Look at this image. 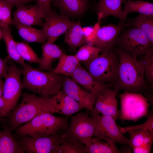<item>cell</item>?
Returning a JSON list of instances; mask_svg holds the SVG:
<instances>
[{"instance_id": "cell-1", "label": "cell", "mask_w": 153, "mask_h": 153, "mask_svg": "<svg viewBox=\"0 0 153 153\" xmlns=\"http://www.w3.org/2000/svg\"><path fill=\"white\" fill-rule=\"evenodd\" d=\"M115 48L119 67L118 77L113 86V89L116 93L121 90L135 93L145 91L148 88L141 61Z\"/></svg>"}, {"instance_id": "cell-2", "label": "cell", "mask_w": 153, "mask_h": 153, "mask_svg": "<svg viewBox=\"0 0 153 153\" xmlns=\"http://www.w3.org/2000/svg\"><path fill=\"white\" fill-rule=\"evenodd\" d=\"M22 95L20 104L7 116L9 126L12 131L42 113H58L54 95L45 97L27 93H22Z\"/></svg>"}, {"instance_id": "cell-3", "label": "cell", "mask_w": 153, "mask_h": 153, "mask_svg": "<svg viewBox=\"0 0 153 153\" xmlns=\"http://www.w3.org/2000/svg\"><path fill=\"white\" fill-rule=\"evenodd\" d=\"M22 67L23 88L45 97L52 96L61 90L66 76L41 70L29 64Z\"/></svg>"}, {"instance_id": "cell-4", "label": "cell", "mask_w": 153, "mask_h": 153, "mask_svg": "<svg viewBox=\"0 0 153 153\" xmlns=\"http://www.w3.org/2000/svg\"><path fill=\"white\" fill-rule=\"evenodd\" d=\"M68 118L55 116L49 112L40 114L20 126L14 134L34 137H47L65 131L68 125Z\"/></svg>"}, {"instance_id": "cell-5", "label": "cell", "mask_w": 153, "mask_h": 153, "mask_svg": "<svg viewBox=\"0 0 153 153\" xmlns=\"http://www.w3.org/2000/svg\"><path fill=\"white\" fill-rule=\"evenodd\" d=\"M83 64L89 73L100 82L113 86L117 80L119 63L115 47Z\"/></svg>"}, {"instance_id": "cell-6", "label": "cell", "mask_w": 153, "mask_h": 153, "mask_svg": "<svg viewBox=\"0 0 153 153\" xmlns=\"http://www.w3.org/2000/svg\"><path fill=\"white\" fill-rule=\"evenodd\" d=\"M9 69L4 78L2 96L5 106L0 112V120L7 116L16 105L22 95L23 89L21 76L22 69L19 67L14 62L8 59Z\"/></svg>"}, {"instance_id": "cell-7", "label": "cell", "mask_w": 153, "mask_h": 153, "mask_svg": "<svg viewBox=\"0 0 153 153\" xmlns=\"http://www.w3.org/2000/svg\"><path fill=\"white\" fill-rule=\"evenodd\" d=\"M153 44L141 30L128 26L120 34L115 48L122 50L137 59L153 48Z\"/></svg>"}, {"instance_id": "cell-8", "label": "cell", "mask_w": 153, "mask_h": 153, "mask_svg": "<svg viewBox=\"0 0 153 153\" xmlns=\"http://www.w3.org/2000/svg\"><path fill=\"white\" fill-rule=\"evenodd\" d=\"M119 96L121 106L119 119L122 122L125 120L136 122L142 117L148 116L150 101L141 93L124 91Z\"/></svg>"}, {"instance_id": "cell-9", "label": "cell", "mask_w": 153, "mask_h": 153, "mask_svg": "<svg viewBox=\"0 0 153 153\" xmlns=\"http://www.w3.org/2000/svg\"><path fill=\"white\" fill-rule=\"evenodd\" d=\"M95 120L87 112H80L71 117L63 134L65 139H76L86 145L94 136Z\"/></svg>"}, {"instance_id": "cell-10", "label": "cell", "mask_w": 153, "mask_h": 153, "mask_svg": "<svg viewBox=\"0 0 153 153\" xmlns=\"http://www.w3.org/2000/svg\"><path fill=\"white\" fill-rule=\"evenodd\" d=\"M14 137L24 152L27 153H54L64 141L63 134L34 137L14 134Z\"/></svg>"}, {"instance_id": "cell-11", "label": "cell", "mask_w": 153, "mask_h": 153, "mask_svg": "<svg viewBox=\"0 0 153 153\" xmlns=\"http://www.w3.org/2000/svg\"><path fill=\"white\" fill-rule=\"evenodd\" d=\"M91 114L92 117L96 123L94 137L110 143L117 142L122 144L129 145V139L122 133L116 120L112 117L98 114L94 111Z\"/></svg>"}, {"instance_id": "cell-12", "label": "cell", "mask_w": 153, "mask_h": 153, "mask_svg": "<svg viewBox=\"0 0 153 153\" xmlns=\"http://www.w3.org/2000/svg\"><path fill=\"white\" fill-rule=\"evenodd\" d=\"M125 23L120 21L117 24H111L100 27L91 45L100 49L101 53L113 49L121 31L125 27Z\"/></svg>"}, {"instance_id": "cell-13", "label": "cell", "mask_w": 153, "mask_h": 153, "mask_svg": "<svg viewBox=\"0 0 153 153\" xmlns=\"http://www.w3.org/2000/svg\"><path fill=\"white\" fill-rule=\"evenodd\" d=\"M61 90L77 102L84 109L91 113L94 112L97 96L77 84L71 77L66 76L65 78Z\"/></svg>"}, {"instance_id": "cell-14", "label": "cell", "mask_w": 153, "mask_h": 153, "mask_svg": "<svg viewBox=\"0 0 153 153\" xmlns=\"http://www.w3.org/2000/svg\"><path fill=\"white\" fill-rule=\"evenodd\" d=\"M45 20L42 30L47 38V42L49 43H54L74 23L68 16L58 14L53 11Z\"/></svg>"}, {"instance_id": "cell-15", "label": "cell", "mask_w": 153, "mask_h": 153, "mask_svg": "<svg viewBox=\"0 0 153 153\" xmlns=\"http://www.w3.org/2000/svg\"><path fill=\"white\" fill-rule=\"evenodd\" d=\"M116 95V92L112 88L104 91L96 97L94 111L98 114L111 116L115 120L119 119L120 111Z\"/></svg>"}, {"instance_id": "cell-16", "label": "cell", "mask_w": 153, "mask_h": 153, "mask_svg": "<svg viewBox=\"0 0 153 153\" xmlns=\"http://www.w3.org/2000/svg\"><path fill=\"white\" fill-rule=\"evenodd\" d=\"M70 77L97 97L104 91L112 87L111 85L102 83L96 80L81 64Z\"/></svg>"}, {"instance_id": "cell-17", "label": "cell", "mask_w": 153, "mask_h": 153, "mask_svg": "<svg viewBox=\"0 0 153 153\" xmlns=\"http://www.w3.org/2000/svg\"><path fill=\"white\" fill-rule=\"evenodd\" d=\"M43 18L36 4L25 6L18 8L14 12L12 24L31 26L43 25Z\"/></svg>"}, {"instance_id": "cell-18", "label": "cell", "mask_w": 153, "mask_h": 153, "mask_svg": "<svg viewBox=\"0 0 153 153\" xmlns=\"http://www.w3.org/2000/svg\"><path fill=\"white\" fill-rule=\"evenodd\" d=\"M52 5L63 15L76 17L82 15L89 6L88 0H52Z\"/></svg>"}, {"instance_id": "cell-19", "label": "cell", "mask_w": 153, "mask_h": 153, "mask_svg": "<svg viewBox=\"0 0 153 153\" xmlns=\"http://www.w3.org/2000/svg\"><path fill=\"white\" fill-rule=\"evenodd\" d=\"M41 47L42 55L37 68L45 71H51L53 69L52 66L54 62L59 60L64 53L54 43L44 42Z\"/></svg>"}, {"instance_id": "cell-20", "label": "cell", "mask_w": 153, "mask_h": 153, "mask_svg": "<svg viewBox=\"0 0 153 153\" xmlns=\"http://www.w3.org/2000/svg\"><path fill=\"white\" fill-rule=\"evenodd\" d=\"M123 0H99L96 6V11L98 21L109 16H112L120 20L123 10Z\"/></svg>"}, {"instance_id": "cell-21", "label": "cell", "mask_w": 153, "mask_h": 153, "mask_svg": "<svg viewBox=\"0 0 153 153\" xmlns=\"http://www.w3.org/2000/svg\"><path fill=\"white\" fill-rule=\"evenodd\" d=\"M54 97L58 113L69 116L84 109L78 103L61 90L54 95Z\"/></svg>"}, {"instance_id": "cell-22", "label": "cell", "mask_w": 153, "mask_h": 153, "mask_svg": "<svg viewBox=\"0 0 153 153\" xmlns=\"http://www.w3.org/2000/svg\"><path fill=\"white\" fill-rule=\"evenodd\" d=\"M125 25L142 31L153 44V15L140 14L133 18H126Z\"/></svg>"}, {"instance_id": "cell-23", "label": "cell", "mask_w": 153, "mask_h": 153, "mask_svg": "<svg viewBox=\"0 0 153 153\" xmlns=\"http://www.w3.org/2000/svg\"><path fill=\"white\" fill-rule=\"evenodd\" d=\"M124 3V9L120 21H125L127 15L132 12L153 15V4L152 3L142 0H127Z\"/></svg>"}, {"instance_id": "cell-24", "label": "cell", "mask_w": 153, "mask_h": 153, "mask_svg": "<svg viewBox=\"0 0 153 153\" xmlns=\"http://www.w3.org/2000/svg\"><path fill=\"white\" fill-rule=\"evenodd\" d=\"M10 128L5 127L0 137V153H24L23 150L12 133Z\"/></svg>"}, {"instance_id": "cell-25", "label": "cell", "mask_w": 153, "mask_h": 153, "mask_svg": "<svg viewBox=\"0 0 153 153\" xmlns=\"http://www.w3.org/2000/svg\"><path fill=\"white\" fill-rule=\"evenodd\" d=\"M2 39L5 43L8 58L16 63L23 66L26 63L19 55L17 50L16 41L13 37L11 30L8 26H1Z\"/></svg>"}, {"instance_id": "cell-26", "label": "cell", "mask_w": 153, "mask_h": 153, "mask_svg": "<svg viewBox=\"0 0 153 153\" xmlns=\"http://www.w3.org/2000/svg\"><path fill=\"white\" fill-rule=\"evenodd\" d=\"M59 60L57 65L51 71L67 76L70 77L80 64L75 55L64 54Z\"/></svg>"}, {"instance_id": "cell-27", "label": "cell", "mask_w": 153, "mask_h": 153, "mask_svg": "<svg viewBox=\"0 0 153 153\" xmlns=\"http://www.w3.org/2000/svg\"><path fill=\"white\" fill-rule=\"evenodd\" d=\"M86 153H121L114 143L92 137L86 145Z\"/></svg>"}, {"instance_id": "cell-28", "label": "cell", "mask_w": 153, "mask_h": 153, "mask_svg": "<svg viewBox=\"0 0 153 153\" xmlns=\"http://www.w3.org/2000/svg\"><path fill=\"white\" fill-rule=\"evenodd\" d=\"M65 34V42L72 48L86 44L79 20L74 22Z\"/></svg>"}, {"instance_id": "cell-29", "label": "cell", "mask_w": 153, "mask_h": 153, "mask_svg": "<svg viewBox=\"0 0 153 153\" xmlns=\"http://www.w3.org/2000/svg\"><path fill=\"white\" fill-rule=\"evenodd\" d=\"M16 26L20 36L26 41L40 43L47 41V38L42 29L23 25L18 24Z\"/></svg>"}, {"instance_id": "cell-30", "label": "cell", "mask_w": 153, "mask_h": 153, "mask_svg": "<svg viewBox=\"0 0 153 153\" xmlns=\"http://www.w3.org/2000/svg\"><path fill=\"white\" fill-rule=\"evenodd\" d=\"M86 148L84 144L76 139H65L63 142L56 148L54 153H84Z\"/></svg>"}, {"instance_id": "cell-31", "label": "cell", "mask_w": 153, "mask_h": 153, "mask_svg": "<svg viewBox=\"0 0 153 153\" xmlns=\"http://www.w3.org/2000/svg\"><path fill=\"white\" fill-rule=\"evenodd\" d=\"M16 44L19 55L24 61L30 63H40V58L27 43L25 42L16 41Z\"/></svg>"}, {"instance_id": "cell-32", "label": "cell", "mask_w": 153, "mask_h": 153, "mask_svg": "<svg viewBox=\"0 0 153 153\" xmlns=\"http://www.w3.org/2000/svg\"><path fill=\"white\" fill-rule=\"evenodd\" d=\"M142 62L146 82L151 88L153 86V48L142 56Z\"/></svg>"}, {"instance_id": "cell-33", "label": "cell", "mask_w": 153, "mask_h": 153, "mask_svg": "<svg viewBox=\"0 0 153 153\" xmlns=\"http://www.w3.org/2000/svg\"><path fill=\"white\" fill-rule=\"evenodd\" d=\"M101 52L99 48L92 45L86 44L79 49L75 55L80 63L88 62L97 57Z\"/></svg>"}, {"instance_id": "cell-34", "label": "cell", "mask_w": 153, "mask_h": 153, "mask_svg": "<svg viewBox=\"0 0 153 153\" xmlns=\"http://www.w3.org/2000/svg\"><path fill=\"white\" fill-rule=\"evenodd\" d=\"M14 6L5 0H0V25L9 26L12 24L11 11Z\"/></svg>"}, {"instance_id": "cell-35", "label": "cell", "mask_w": 153, "mask_h": 153, "mask_svg": "<svg viewBox=\"0 0 153 153\" xmlns=\"http://www.w3.org/2000/svg\"><path fill=\"white\" fill-rule=\"evenodd\" d=\"M147 120L143 123L136 126L121 127L119 126L120 129L123 134L133 130H139L146 129L153 133V117L152 114H148L147 117Z\"/></svg>"}, {"instance_id": "cell-36", "label": "cell", "mask_w": 153, "mask_h": 153, "mask_svg": "<svg viewBox=\"0 0 153 153\" xmlns=\"http://www.w3.org/2000/svg\"><path fill=\"white\" fill-rule=\"evenodd\" d=\"M147 130V129H144L128 131V133L129 136V145L132 148L142 145L144 136Z\"/></svg>"}, {"instance_id": "cell-37", "label": "cell", "mask_w": 153, "mask_h": 153, "mask_svg": "<svg viewBox=\"0 0 153 153\" xmlns=\"http://www.w3.org/2000/svg\"><path fill=\"white\" fill-rule=\"evenodd\" d=\"M100 26V21H98L93 27L87 26L82 28L86 44L91 45Z\"/></svg>"}, {"instance_id": "cell-38", "label": "cell", "mask_w": 153, "mask_h": 153, "mask_svg": "<svg viewBox=\"0 0 153 153\" xmlns=\"http://www.w3.org/2000/svg\"><path fill=\"white\" fill-rule=\"evenodd\" d=\"M52 0H35L43 18L45 19L52 13L51 4Z\"/></svg>"}, {"instance_id": "cell-39", "label": "cell", "mask_w": 153, "mask_h": 153, "mask_svg": "<svg viewBox=\"0 0 153 153\" xmlns=\"http://www.w3.org/2000/svg\"><path fill=\"white\" fill-rule=\"evenodd\" d=\"M7 56L3 59L0 57V78H4L7 75L9 69L8 60Z\"/></svg>"}, {"instance_id": "cell-40", "label": "cell", "mask_w": 153, "mask_h": 153, "mask_svg": "<svg viewBox=\"0 0 153 153\" xmlns=\"http://www.w3.org/2000/svg\"><path fill=\"white\" fill-rule=\"evenodd\" d=\"M152 145V144H142L131 148L134 153H149L151 152Z\"/></svg>"}, {"instance_id": "cell-41", "label": "cell", "mask_w": 153, "mask_h": 153, "mask_svg": "<svg viewBox=\"0 0 153 153\" xmlns=\"http://www.w3.org/2000/svg\"><path fill=\"white\" fill-rule=\"evenodd\" d=\"M17 8L26 5L27 3L36 2L35 0H5Z\"/></svg>"}, {"instance_id": "cell-42", "label": "cell", "mask_w": 153, "mask_h": 153, "mask_svg": "<svg viewBox=\"0 0 153 153\" xmlns=\"http://www.w3.org/2000/svg\"><path fill=\"white\" fill-rule=\"evenodd\" d=\"M153 141V133L147 130L144 136L143 144H152Z\"/></svg>"}, {"instance_id": "cell-43", "label": "cell", "mask_w": 153, "mask_h": 153, "mask_svg": "<svg viewBox=\"0 0 153 153\" xmlns=\"http://www.w3.org/2000/svg\"><path fill=\"white\" fill-rule=\"evenodd\" d=\"M5 106V102L2 96H0V112Z\"/></svg>"}, {"instance_id": "cell-44", "label": "cell", "mask_w": 153, "mask_h": 153, "mask_svg": "<svg viewBox=\"0 0 153 153\" xmlns=\"http://www.w3.org/2000/svg\"><path fill=\"white\" fill-rule=\"evenodd\" d=\"M4 87V82L2 78H0V96L2 95Z\"/></svg>"}, {"instance_id": "cell-45", "label": "cell", "mask_w": 153, "mask_h": 153, "mask_svg": "<svg viewBox=\"0 0 153 153\" xmlns=\"http://www.w3.org/2000/svg\"><path fill=\"white\" fill-rule=\"evenodd\" d=\"M2 39V31L1 29L0 26V42Z\"/></svg>"}, {"instance_id": "cell-46", "label": "cell", "mask_w": 153, "mask_h": 153, "mask_svg": "<svg viewBox=\"0 0 153 153\" xmlns=\"http://www.w3.org/2000/svg\"><path fill=\"white\" fill-rule=\"evenodd\" d=\"M1 131L0 130V136H1Z\"/></svg>"}, {"instance_id": "cell-47", "label": "cell", "mask_w": 153, "mask_h": 153, "mask_svg": "<svg viewBox=\"0 0 153 153\" xmlns=\"http://www.w3.org/2000/svg\"></svg>"}]
</instances>
